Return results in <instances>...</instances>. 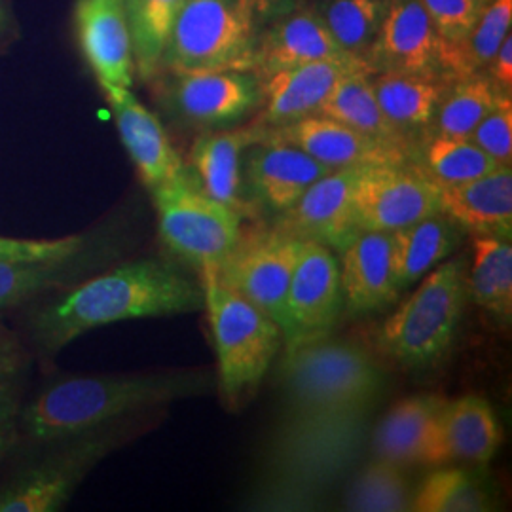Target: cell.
<instances>
[{
    "label": "cell",
    "instance_id": "cell-1",
    "mask_svg": "<svg viewBox=\"0 0 512 512\" xmlns=\"http://www.w3.org/2000/svg\"><path fill=\"white\" fill-rule=\"evenodd\" d=\"M203 308V289L173 264L145 258L92 277L44 304L31 329L44 353L65 348L90 330Z\"/></svg>",
    "mask_w": 512,
    "mask_h": 512
},
{
    "label": "cell",
    "instance_id": "cell-2",
    "mask_svg": "<svg viewBox=\"0 0 512 512\" xmlns=\"http://www.w3.org/2000/svg\"><path fill=\"white\" fill-rule=\"evenodd\" d=\"M209 384V374L186 370L65 378L19 412L21 429L46 442L80 437L128 414L205 393Z\"/></svg>",
    "mask_w": 512,
    "mask_h": 512
},
{
    "label": "cell",
    "instance_id": "cell-3",
    "mask_svg": "<svg viewBox=\"0 0 512 512\" xmlns=\"http://www.w3.org/2000/svg\"><path fill=\"white\" fill-rule=\"evenodd\" d=\"M370 410L289 412L270 446L272 494H308L340 475L365 439Z\"/></svg>",
    "mask_w": 512,
    "mask_h": 512
},
{
    "label": "cell",
    "instance_id": "cell-4",
    "mask_svg": "<svg viewBox=\"0 0 512 512\" xmlns=\"http://www.w3.org/2000/svg\"><path fill=\"white\" fill-rule=\"evenodd\" d=\"M384 374L365 349L325 338L294 349L283 365L291 412L372 410L384 391Z\"/></svg>",
    "mask_w": 512,
    "mask_h": 512
},
{
    "label": "cell",
    "instance_id": "cell-5",
    "mask_svg": "<svg viewBox=\"0 0 512 512\" xmlns=\"http://www.w3.org/2000/svg\"><path fill=\"white\" fill-rule=\"evenodd\" d=\"M202 289L219 357L220 389L230 403H236L266 376L283 334L268 313L224 287L215 268H203Z\"/></svg>",
    "mask_w": 512,
    "mask_h": 512
},
{
    "label": "cell",
    "instance_id": "cell-6",
    "mask_svg": "<svg viewBox=\"0 0 512 512\" xmlns=\"http://www.w3.org/2000/svg\"><path fill=\"white\" fill-rule=\"evenodd\" d=\"M465 293L463 264L459 260L440 262L421 277L420 287L399 310L385 319L380 346L401 365H435L456 338Z\"/></svg>",
    "mask_w": 512,
    "mask_h": 512
},
{
    "label": "cell",
    "instance_id": "cell-7",
    "mask_svg": "<svg viewBox=\"0 0 512 512\" xmlns=\"http://www.w3.org/2000/svg\"><path fill=\"white\" fill-rule=\"evenodd\" d=\"M160 67L173 74L255 67L245 4L239 0H186L171 27Z\"/></svg>",
    "mask_w": 512,
    "mask_h": 512
},
{
    "label": "cell",
    "instance_id": "cell-8",
    "mask_svg": "<svg viewBox=\"0 0 512 512\" xmlns=\"http://www.w3.org/2000/svg\"><path fill=\"white\" fill-rule=\"evenodd\" d=\"M152 196L165 247L200 272L217 270L238 243L243 217L211 200L186 169L177 179L152 190Z\"/></svg>",
    "mask_w": 512,
    "mask_h": 512
},
{
    "label": "cell",
    "instance_id": "cell-9",
    "mask_svg": "<svg viewBox=\"0 0 512 512\" xmlns=\"http://www.w3.org/2000/svg\"><path fill=\"white\" fill-rule=\"evenodd\" d=\"M304 239L279 230H251L239 236L232 253L215 275L220 283L241 294L256 308L281 323L283 304Z\"/></svg>",
    "mask_w": 512,
    "mask_h": 512
},
{
    "label": "cell",
    "instance_id": "cell-10",
    "mask_svg": "<svg viewBox=\"0 0 512 512\" xmlns=\"http://www.w3.org/2000/svg\"><path fill=\"white\" fill-rule=\"evenodd\" d=\"M342 300L340 264L332 249L304 239L279 323L287 353L327 338Z\"/></svg>",
    "mask_w": 512,
    "mask_h": 512
},
{
    "label": "cell",
    "instance_id": "cell-11",
    "mask_svg": "<svg viewBox=\"0 0 512 512\" xmlns=\"http://www.w3.org/2000/svg\"><path fill=\"white\" fill-rule=\"evenodd\" d=\"M440 211V188L420 169L376 165L361 171L355 190L359 230L395 232Z\"/></svg>",
    "mask_w": 512,
    "mask_h": 512
},
{
    "label": "cell",
    "instance_id": "cell-12",
    "mask_svg": "<svg viewBox=\"0 0 512 512\" xmlns=\"http://www.w3.org/2000/svg\"><path fill=\"white\" fill-rule=\"evenodd\" d=\"M363 169H332L311 184L275 224L294 238L310 239L342 251L357 228L355 190Z\"/></svg>",
    "mask_w": 512,
    "mask_h": 512
},
{
    "label": "cell",
    "instance_id": "cell-13",
    "mask_svg": "<svg viewBox=\"0 0 512 512\" xmlns=\"http://www.w3.org/2000/svg\"><path fill=\"white\" fill-rule=\"evenodd\" d=\"M97 429L86 439L65 448L54 458L44 459L0 495V512H52L61 509L73 495L82 476L109 452L114 440Z\"/></svg>",
    "mask_w": 512,
    "mask_h": 512
},
{
    "label": "cell",
    "instance_id": "cell-14",
    "mask_svg": "<svg viewBox=\"0 0 512 512\" xmlns=\"http://www.w3.org/2000/svg\"><path fill=\"white\" fill-rule=\"evenodd\" d=\"M268 139L300 148L330 169H365L406 162V148L366 137L325 114H311L279 126Z\"/></svg>",
    "mask_w": 512,
    "mask_h": 512
},
{
    "label": "cell",
    "instance_id": "cell-15",
    "mask_svg": "<svg viewBox=\"0 0 512 512\" xmlns=\"http://www.w3.org/2000/svg\"><path fill=\"white\" fill-rule=\"evenodd\" d=\"M501 442V423L486 399L465 395L456 401H444L423 465L442 467L461 461L484 467L494 459Z\"/></svg>",
    "mask_w": 512,
    "mask_h": 512
},
{
    "label": "cell",
    "instance_id": "cell-16",
    "mask_svg": "<svg viewBox=\"0 0 512 512\" xmlns=\"http://www.w3.org/2000/svg\"><path fill=\"white\" fill-rule=\"evenodd\" d=\"M74 18L80 48L101 90L131 88L135 63L124 0H78Z\"/></svg>",
    "mask_w": 512,
    "mask_h": 512
},
{
    "label": "cell",
    "instance_id": "cell-17",
    "mask_svg": "<svg viewBox=\"0 0 512 512\" xmlns=\"http://www.w3.org/2000/svg\"><path fill=\"white\" fill-rule=\"evenodd\" d=\"M366 63L376 71L433 76L440 69V37L421 0H391Z\"/></svg>",
    "mask_w": 512,
    "mask_h": 512
},
{
    "label": "cell",
    "instance_id": "cell-18",
    "mask_svg": "<svg viewBox=\"0 0 512 512\" xmlns=\"http://www.w3.org/2000/svg\"><path fill=\"white\" fill-rule=\"evenodd\" d=\"M359 71L374 73V69L361 57H338L311 61L270 74L264 84V122L279 128L317 114L332 88L344 76Z\"/></svg>",
    "mask_w": 512,
    "mask_h": 512
},
{
    "label": "cell",
    "instance_id": "cell-19",
    "mask_svg": "<svg viewBox=\"0 0 512 512\" xmlns=\"http://www.w3.org/2000/svg\"><path fill=\"white\" fill-rule=\"evenodd\" d=\"M105 97L141 181L150 190H156L177 179L184 171L183 160L171 145L158 116L133 95L131 88L107 90Z\"/></svg>",
    "mask_w": 512,
    "mask_h": 512
},
{
    "label": "cell",
    "instance_id": "cell-20",
    "mask_svg": "<svg viewBox=\"0 0 512 512\" xmlns=\"http://www.w3.org/2000/svg\"><path fill=\"white\" fill-rule=\"evenodd\" d=\"M173 110L192 124L215 126L236 122L258 103V84L243 71L175 74L169 88Z\"/></svg>",
    "mask_w": 512,
    "mask_h": 512
},
{
    "label": "cell",
    "instance_id": "cell-21",
    "mask_svg": "<svg viewBox=\"0 0 512 512\" xmlns=\"http://www.w3.org/2000/svg\"><path fill=\"white\" fill-rule=\"evenodd\" d=\"M342 296L351 313L385 308L399 296L391 274V232L359 230L340 251Z\"/></svg>",
    "mask_w": 512,
    "mask_h": 512
},
{
    "label": "cell",
    "instance_id": "cell-22",
    "mask_svg": "<svg viewBox=\"0 0 512 512\" xmlns=\"http://www.w3.org/2000/svg\"><path fill=\"white\" fill-rule=\"evenodd\" d=\"M440 211L478 236L511 238V165H499L469 183L440 188Z\"/></svg>",
    "mask_w": 512,
    "mask_h": 512
},
{
    "label": "cell",
    "instance_id": "cell-23",
    "mask_svg": "<svg viewBox=\"0 0 512 512\" xmlns=\"http://www.w3.org/2000/svg\"><path fill=\"white\" fill-rule=\"evenodd\" d=\"M330 171L304 150L274 139H266L249 156V183L256 196L281 213Z\"/></svg>",
    "mask_w": 512,
    "mask_h": 512
},
{
    "label": "cell",
    "instance_id": "cell-24",
    "mask_svg": "<svg viewBox=\"0 0 512 512\" xmlns=\"http://www.w3.org/2000/svg\"><path fill=\"white\" fill-rule=\"evenodd\" d=\"M262 135L256 129H228L198 137L190 152L196 181L203 192L241 217L251 215L249 203L241 196V154L258 143Z\"/></svg>",
    "mask_w": 512,
    "mask_h": 512
},
{
    "label": "cell",
    "instance_id": "cell-25",
    "mask_svg": "<svg viewBox=\"0 0 512 512\" xmlns=\"http://www.w3.org/2000/svg\"><path fill=\"white\" fill-rule=\"evenodd\" d=\"M355 57L342 50L330 35L321 16L313 10H300L277 21L255 50V65L268 78L270 74L293 69L321 59Z\"/></svg>",
    "mask_w": 512,
    "mask_h": 512
},
{
    "label": "cell",
    "instance_id": "cell-26",
    "mask_svg": "<svg viewBox=\"0 0 512 512\" xmlns=\"http://www.w3.org/2000/svg\"><path fill=\"white\" fill-rule=\"evenodd\" d=\"M458 222L442 211L391 232V274L397 293L410 289L454 251Z\"/></svg>",
    "mask_w": 512,
    "mask_h": 512
},
{
    "label": "cell",
    "instance_id": "cell-27",
    "mask_svg": "<svg viewBox=\"0 0 512 512\" xmlns=\"http://www.w3.org/2000/svg\"><path fill=\"white\" fill-rule=\"evenodd\" d=\"M442 404L437 395H416L395 404L374 431L378 459L399 467L423 465Z\"/></svg>",
    "mask_w": 512,
    "mask_h": 512
},
{
    "label": "cell",
    "instance_id": "cell-28",
    "mask_svg": "<svg viewBox=\"0 0 512 512\" xmlns=\"http://www.w3.org/2000/svg\"><path fill=\"white\" fill-rule=\"evenodd\" d=\"M372 90L385 118L406 131L433 124L444 90L433 76L382 71L372 80Z\"/></svg>",
    "mask_w": 512,
    "mask_h": 512
},
{
    "label": "cell",
    "instance_id": "cell-29",
    "mask_svg": "<svg viewBox=\"0 0 512 512\" xmlns=\"http://www.w3.org/2000/svg\"><path fill=\"white\" fill-rule=\"evenodd\" d=\"M512 0H492L484 6L473 31L458 44L440 40V69L463 80L478 76L492 63L497 50L511 35Z\"/></svg>",
    "mask_w": 512,
    "mask_h": 512
},
{
    "label": "cell",
    "instance_id": "cell-30",
    "mask_svg": "<svg viewBox=\"0 0 512 512\" xmlns=\"http://www.w3.org/2000/svg\"><path fill=\"white\" fill-rule=\"evenodd\" d=\"M370 74V71H359L344 76L332 88L317 114H325L376 141L406 148V137L385 118L380 109L372 90Z\"/></svg>",
    "mask_w": 512,
    "mask_h": 512
},
{
    "label": "cell",
    "instance_id": "cell-31",
    "mask_svg": "<svg viewBox=\"0 0 512 512\" xmlns=\"http://www.w3.org/2000/svg\"><path fill=\"white\" fill-rule=\"evenodd\" d=\"M478 308L488 311L501 323L512 317V247L509 239L478 236L475 258L467 281Z\"/></svg>",
    "mask_w": 512,
    "mask_h": 512
},
{
    "label": "cell",
    "instance_id": "cell-32",
    "mask_svg": "<svg viewBox=\"0 0 512 512\" xmlns=\"http://www.w3.org/2000/svg\"><path fill=\"white\" fill-rule=\"evenodd\" d=\"M186 0H124L129 33L133 44V63L143 78L160 69L171 27Z\"/></svg>",
    "mask_w": 512,
    "mask_h": 512
},
{
    "label": "cell",
    "instance_id": "cell-33",
    "mask_svg": "<svg viewBox=\"0 0 512 512\" xmlns=\"http://www.w3.org/2000/svg\"><path fill=\"white\" fill-rule=\"evenodd\" d=\"M82 253L63 258L0 260V310L63 287L73 277Z\"/></svg>",
    "mask_w": 512,
    "mask_h": 512
},
{
    "label": "cell",
    "instance_id": "cell-34",
    "mask_svg": "<svg viewBox=\"0 0 512 512\" xmlns=\"http://www.w3.org/2000/svg\"><path fill=\"white\" fill-rule=\"evenodd\" d=\"M492 509V494L482 478L459 469H439L412 495L410 511L484 512Z\"/></svg>",
    "mask_w": 512,
    "mask_h": 512
},
{
    "label": "cell",
    "instance_id": "cell-35",
    "mask_svg": "<svg viewBox=\"0 0 512 512\" xmlns=\"http://www.w3.org/2000/svg\"><path fill=\"white\" fill-rule=\"evenodd\" d=\"M387 8L389 0H329L319 16L342 50L366 61Z\"/></svg>",
    "mask_w": 512,
    "mask_h": 512
},
{
    "label": "cell",
    "instance_id": "cell-36",
    "mask_svg": "<svg viewBox=\"0 0 512 512\" xmlns=\"http://www.w3.org/2000/svg\"><path fill=\"white\" fill-rule=\"evenodd\" d=\"M423 173L439 188L475 181L499 167L471 139L435 135L423 150Z\"/></svg>",
    "mask_w": 512,
    "mask_h": 512
},
{
    "label": "cell",
    "instance_id": "cell-37",
    "mask_svg": "<svg viewBox=\"0 0 512 512\" xmlns=\"http://www.w3.org/2000/svg\"><path fill=\"white\" fill-rule=\"evenodd\" d=\"M499 95L490 78L471 76L463 78L448 95H442L435 114L437 135L471 139L482 118L494 109Z\"/></svg>",
    "mask_w": 512,
    "mask_h": 512
},
{
    "label": "cell",
    "instance_id": "cell-38",
    "mask_svg": "<svg viewBox=\"0 0 512 512\" xmlns=\"http://www.w3.org/2000/svg\"><path fill=\"white\" fill-rule=\"evenodd\" d=\"M412 494L399 465L378 459L353 480L346 509L361 512L410 511Z\"/></svg>",
    "mask_w": 512,
    "mask_h": 512
},
{
    "label": "cell",
    "instance_id": "cell-39",
    "mask_svg": "<svg viewBox=\"0 0 512 512\" xmlns=\"http://www.w3.org/2000/svg\"><path fill=\"white\" fill-rule=\"evenodd\" d=\"M425 12L446 44H458L467 37L480 18L486 0H421Z\"/></svg>",
    "mask_w": 512,
    "mask_h": 512
},
{
    "label": "cell",
    "instance_id": "cell-40",
    "mask_svg": "<svg viewBox=\"0 0 512 512\" xmlns=\"http://www.w3.org/2000/svg\"><path fill=\"white\" fill-rule=\"evenodd\" d=\"M471 141L492 156L499 165L512 162V101L511 95H499L494 109L476 126Z\"/></svg>",
    "mask_w": 512,
    "mask_h": 512
},
{
    "label": "cell",
    "instance_id": "cell-41",
    "mask_svg": "<svg viewBox=\"0 0 512 512\" xmlns=\"http://www.w3.org/2000/svg\"><path fill=\"white\" fill-rule=\"evenodd\" d=\"M84 236L54 239H21L0 236V260H31V258H63L86 251Z\"/></svg>",
    "mask_w": 512,
    "mask_h": 512
},
{
    "label": "cell",
    "instance_id": "cell-42",
    "mask_svg": "<svg viewBox=\"0 0 512 512\" xmlns=\"http://www.w3.org/2000/svg\"><path fill=\"white\" fill-rule=\"evenodd\" d=\"M19 393L16 378H10L0 384V454L8 446L12 435L16 433V421L19 418Z\"/></svg>",
    "mask_w": 512,
    "mask_h": 512
},
{
    "label": "cell",
    "instance_id": "cell-43",
    "mask_svg": "<svg viewBox=\"0 0 512 512\" xmlns=\"http://www.w3.org/2000/svg\"><path fill=\"white\" fill-rule=\"evenodd\" d=\"M25 365V351L14 332L0 325V384L16 378Z\"/></svg>",
    "mask_w": 512,
    "mask_h": 512
},
{
    "label": "cell",
    "instance_id": "cell-44",
    "mask_svg": "<svg viewBox=\"0 0 512 512\" xmlns=\"http://www.w3.org/2000/svg\"><path fill=\"white\" fill-rule=\"evenodd\" d=\"M490 82L495 90L503 95H511L512 88V33L505 38L501 48L497 50L490 67Z\"/></svg>",
    "mask_w": 512,
    "mask_h": 512
},
{
    "label": "cell",
    "instance_id": "cell-45",
    "mask_svg": "<svg viewBox=\"0 0 512 512\" xmlns=\"http://www.w3.org/2000/svg\"><path fill=\"white\" fill-rule=\"evenodd\" d=\"M12 23V12H10V2L0 0V35H4L10 29Z\"/></svg>",
    "mask_w": 512,
    "mask_h": 512
},
{
    "label": "cell",
    "instance_id": "cell-46",
    "mask_svg": "<svg viewBox=\"0 0 512 512\" xmlns=\"http://www.w3.org/2000/svg\"><path fill=\"white\" fill-rule=\"evenodd\" d=\"M258 8H270V6H275L277 2H281V0H253Z\"/></svg>",
    "mask_w": 512,
    "mask_h": 512
}]
</instances>
